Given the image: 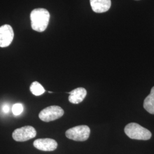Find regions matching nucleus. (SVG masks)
I'll list each match as a JSON object with an SVG mask.
<instances>
[{
  "instance_id": "1",
  "label": "nucleus",
  "mask_w": 154,
  "mask_h": 154,
  "mask_svg": "<svg viewBox=\"0 0 154 154\" xmlns=\"http://www.w3.org/2000/svg\"><path fill=\"white\" fill-rule=\"evenodd\" d=\"M30 20L34 30L38 32H44L49 22V12L44 8L35 9L31 12Z\"/></svg>"
},
{
  "instance_id": "2",
  "label": "nucleus",
  "mask_w": 154,
  "mask_h": 154,
  "mask_svg": "<svg viewBox=\"0 0 154 154\" xmlns=\"http://www.w3.org/2000/svg\"><path fill=\"white\" fill-rule=\"evenodd\" d=\"M127 136L132 139L147 140L151 138L152 134L147 128L136 123H130L125 128Z\"/></svg>"
},
{
  "instance_id": "3",
  "label": "nucleus",
  "mask_w": 154,
  "mask_h": 154,
  "mask_svg": "<svg viewBox=\"0 0 154 154\" xmlns=\"http://www.w3.org/2000/svg\"><path fill=\"white\" fill-rule=\"evenodd\" d=\"M90 128L86 125H81L69 128L66 131V137L75 141L83 142L88 139Z\"/></svg>"
},
{
  "instance_id": "4",
  "label": "nucleus",
  "mask_w": 154,
  "mask_h": 154,
  "mask_svg": "<svg viewBox=\"0 0 154 154\" xmlns=\"http://www.w3.org/2000/svg\"><path fill=\"white\" fill-rule=\"evenodd\" d=\"M64 114V111L58 106H51L42 110L38 116L42 121L49 122L60 118Z\"/></svg>"
},
{
  "instance_id": "5",
  "label": "nucleus",
  "mask_w": 154,
  "mask_h": 154,
  "mask_svg": "<svg viewBox=\"0 0 154 154\" xmlns=\"http://www.w3.org/2000/svg\"><path fill=\"white\" fill-rule=\"evenodd\" d=\"M36 134V130L33 127L26 126L16 129L12 137L17 142H25L34 138Z\"/></svg>"
},
{
  "instance_id": "6",
  "label": "nucleus",
  "mask_w": 154,
  "mask_h": 154,
  "mask_svg": "<svg viewBox=\"0 0 154 154\" xmlns=\"http://www.w3.org/2000/svg\"><path fill=\"white\" fill-rule=\"evenodd\" d=\"M14 38L13 28L9 25H4L0 27V47L6 48L11 44Z\"/></svg>"
},
{
  "instance_id": "7",
  "label": "nucleus",
  "mask_w": 154,
  "mask_h": 154,
  "mask_svg": "<svg viewBox=\"0 0 154 154\" xmlns=\"http://www.w3.org/2000/svg\"><path fill=\"white\" fill-rule=\"evenodd\" d=\"M33 145L36 149L44 151H53L57 148L58 143L55 140L50 138L36 139Z\"/></svg>"
},
{
  "instance_id": "8",
  "label": "nucleus",
  "mask_w": 154,
  "mask_h": 154,
  "mask_svg": "<svg viewBox=\"0 0 154 154\" xmlns=\"http://www.w3.org/2000/svg\"><path fill=\"white\" fill-rule=\"evenodd\" d=\"M91 8L94 12L101 13L110 9L111 0H90Z\"/></svg>"
},
{
  "instance_id": "9",
  "label": "nucleus",
  "mask_w": 154,
  "mask_h": 154,
  "mask_svg": "<svg viewBox=\"0 0 154 154\" xmlns=\"http://www.w3.org/2000/svg\"><path fill=\"white\" fill-rule=\"evenodd\" d=\"M69 100L73 104H78L82 102L87 95L86 90L83 88H78L69 93Z\"/></svg>"
},
{
  "instance_id": "10",
  "label": "nucleus",
  "mask_w": 154,
  "mask_h": 154,
  "mask_svg": "<svg viewBox=\"0 0 154 154\" xmlns=\"http://www.w3.org/2000/svg\"><path fill=\"white\" fill-rule=\"evenodd\" d=\"M143 107L149 113L154 114V86L151 88L150 94L144 99Z\"/></svg>"
},
{
  "instance_id": "11",
  "label": "nucleus",
  "mask_w": 154,
  "mask_h": 154,
  "mask_svg": "<svg viewBox=\"0 0 154 154\" xmlns=\"http://www.w3.org/2000/svg\"><path fill=\"white\" fill-rule=\"evenodd\" d=\"M30 90L33 95L35 96H39L45 92L44 87L39 83L35 81L33 82L30 86Z\"/></svg>"
},
{
  "instance_id": "12",
  "label": "nucleus",
  "mask_w": 154,
  "mask_h": 154,
  "mask_svg": "<svg viewBox=\"0 0 154 154\" xmlns=\"http://www.w3.org/2000/svg\"><path fill=\"white\" fill-rule=\"evenodd\" d=\"M23 111V106L20 103H16L12 107V112L14 116L21 114Z\"/></svg>"
},
{
  "instance_id": "13",
  "label": "nucleus",
  "mask_w": 154,
  "mask_h": 154,
  "mask_svg": "<svg viewBox=\"0 0 154 154\" xmlns=\"http://www.w3.org/2000/svg\"><path fill=\"white\" fill-rule=\"evenodd\" d=\"M2 110H3V111H4V112L7 113V112H8L9 111V107L8 105H4V106H3V107H2Z\"/></svg>"
}]
</instances>
